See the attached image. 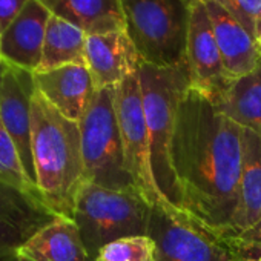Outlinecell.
<instances>
[{
  "label": "cell",
  "instance_id": "cell-27",
  "mask_svg": "<svg viewBox=\"0 0 261 261\" xmlns=\"http://www.w3.org/2000/svg\"><path fill=\"white\" fill-rule=\"evenodd\" d=\"M256 48H258V51H259V54H261V25H259V30H258V34H256Z\"/></svg>",
  "mask_w": 261,
  "mask_h": 261
},
{
  "label": "cell",
  "instance_id": "cell-25",
  "mask_svg": "<svg viewBox=\"0 0 261 261\" xmlns=\"http://www.w3.org/2000/svg\"><path fill=\"white\" fill-rule=\"evenodd\" d=\"M28 0H0V30L2 33L22 11Z\"/></svg>",
  "mask_w": 261,
  "mask_h": 261
},
{
  "label": "cell",
  "instance_id": "cell-10",
  "mask_svg": "<svg viewBox=\"0 0 261 261\" xmlns=\"http://www.w3.org/2000/svg\"><path fill=\"white\" fill-rule=\"evenodd\" d=\"M186 63L191 86L215 103L232 82L223 66L214 28L203 0H195L191 10Z\"/></svg>",
  "mask_w": 261,
  "mask_h": 261
},
{
  "label": "cell",
  "instance_id": "cell-15",
  "mask_svg": "<svg viewBox=\"0 0 261 261\" xmlns=\"http://www.w3.org/2000/svg\"><path fill=\"white\" fill-rule=\"evenodd\" d=\"M203 2L214 28L215 42L227 77L235 80L252 72L261 60L255 39L221 5L212 0Z\"/></svg>",
  "mask_w": 261,
  "mask_h": 261
},
{
  "label": "cell",
  "instance_id": "cell-23",
  "mask_svg": "<svg viewBox=\"0 0 261 261\" xmlns=\"http://www.w3.org/2000/svg\"><path fill=\"white\" fill-rule=\"evenodd\" d=\"M230 13L256 40L261 25V0H212Z\"/></svg>",
  "mask_w": 261,
  "mask_h": 261
},
{
  "label": "cell",
  "instance_id": "cell-11",
  "mask_svg": "<svg viewBox=\"0 0 261 261\" xmlns=\"http://www.w3.org/2000/svg\"><path fill=\"white\" fill-rule=\"evenodd\" d=\"M36 92L34 72L8 66L0 92V120L11 136L30 181L36 185L33 159V95Z\"/></svg>",
  "mask_w": 261,
  "mask_h": 261
},
{
  "label": "cell",
  "instance_id": "cell-14",
  "mask_svg": "<svg viewBox=\"0 0 261 261\" xmlns=\"http://www.w3.org/2000/svg\"><path fill=\"white\" fill-rule=\"evenodd\" d=\"M36 89L63 117L80 121L95 85L86 65H65L49 71L34 72Z\"/></svg>",
  "mask_w": 261,
  "mask_h": 261
},
{
  "label": "cell",
  "instance_id": "cell-7",
  "mask_svg": "<svg viewBox=\"0 0 261 261\" xmlns=\"http://www.w3.org/2000/svg\"><path fill=\"white\" fill-rule=\"evenodd\" d=\"M148 235L155 243V261H238L244 256L218 232L174 204L152 207Z\"/></svg>",
  "mask_w": 261,
  "mask_h": 261
},
{
  "label": "cell",
  "instance_id": "cell-8",
  "mask_svg": "<svg viewBox=\"0 0 261 261\" xmlns=\"http://www.w3.org/2000/svg\"><path fill=\"white\" fill-rule=\"evenodd\" d=\"M115 111L123 142L126 169L133 177L139 194L152 207L172 204L163 195L155 181L139 71L115 86Z\"/></svg>",
  "mask_w": 261,
  "mask_h": 261
},
{
  "label": "cell",
  "instance_id": "cell-17",
  "mask_svg": "<svg viewBox=\"0 0 261 261\" xmlns=\"http://www.w3.org/2000/svg\"><path fill=\"white\" fill-rule=\"evenodd\" d=\"M19 261H92L74 220L57 217L19 250Z\"/></svg>",
  "mask_w": 261,
  "mask_h": 261
},
{
  "label": "cell",
  "instance_id": "cell-9",
  "mask_svg": "<svg viewBox=\"0 0 261 261\" xmlns=\"http://www.w3.org/2000/svg\"><path fill=\"white\" fill-rule=\"evenodd\" d=\"M57 217L39 194L0 181V261H19L20 247Z\"/></svg>",
  "mask_w": 261,
  "mask_h": 261
},
{
  "label": "cell",
  "instance_id": "cell-26",
  "mask_svg": "<svg viewBox=\"0 0 261 261\" xmlns=\"http://www.w3.org/2000/svg\"><path fill=\"white\" fill-rule=\"evenodd\" d=\"M8 63L4 60V59H0V92H2V85H4V77H5V72L8 69Z\"/></svg>",
  "mask_w": 261,
  "mask_h": 261
},
{
  "label": "cell",
  "instance_id": "cell-16",
  "mask_svg": "<svg viewBox=\"0 0 261 261\" xmlns=\"http://www.w3.org/2000/svg\"><path fill=\"white\" fill-rule=\"evenodd\" d=\"M244 129V127H243ZM261 215V137L250 129L243 130V163L238 181L237 204L232 218L221 233L227 241L247 227Z\"/></svg>",
  "mask_w": 261,
  "mask_h": 261
},
{
  "label": "cell",
  "instance_id": "cell-12",
  "mask_svg": "<svg viewBox=\"0 0 261 261\" xmlns=\"http://www.w3.org/2000/svg\"><path fill=\"white\" fill-rule=\"evenodd\" d=\"M51 11L42 0H28L0 37V59L8 65L36 72L40 68Z\"/></svg>",
  "mask_w": 261,
  "mask_h": 261
},
{
  "label": "cell",
  "instance_id": "cell-3",
  "mask_svg": "<svg viewBox=\"0 0 261 261\" xmlns=\"http://www.w3.org/2000/svg\"><path fill=\"white\" fill-rule=\"evenodd\" d=\"M145 117L149 130L151 155L155 181L163 195L181 209V191L172 165V139L178 106L191 88L188 63L174 68H159L140 62Z\"/></svg>",
  "mask_w": 261,
  "mask_h": 261
},
{
  "label": "cell",
  "instance_id": "cell-18",
  "mask_svg": "<svg viewBox=\"0 0 261 261\" xmlns=\"http://www.w3.org/2000/svg\"><path fill=\"white\" fill-rule=\"evenodd\" d=\"M51 14L69 22L86 36L126 31L120 0H42Z\"/></svg>",
  "mask_w": 261,
  "mask_h": 261
},
{
  "label": "cell",
  "instance_id": "cell-13",
  "mask_svg": "<svg viewBox=\"0 0 261 261\" xmlns=\"http://www.w3.org/2000/svg\"><path fill=\"white\" fill-rule=\"evenodd\" d=\"M140 62L142 59L126 31L86 37L85 63L95 89L117 86L139 71Z\"/></svg>",
  "mask_w": 261,
  "mask_h": 261
},
{
  "label": "cell",
  "instance_id": "cell-2",
  "mask_svg": "<svg viewBox=\"0 0 261 261\" xmlns=\"http://www.w3.org/2000/svg\"><path fill=\"white\" fill-rule=\"evenodd\" d=\"M31 111L37 191L56 215L74 220L75 200L86 183L79 121L63 117L37 89Z\"/></svg>",
  "mask_w": 261,
  "mask_h": 261
},
{
  "label": "cell",
  "instance_id": "cell-28",
  "mask_svg": "<svg viewBox=\"0 0 261 261\" xmlns=\"http://www.w3.org/2000/svg\"><path fill=\"white\" fill-rule=\"evenodd\" d=\"M238 261H256V258H250V256H243L241 259H238Z\"/></svg>",
  "mask_w": 261,
  "mask_h": 261
},
{
  "label": "cell",
  "instance_id": "cell-22",
  "mask_svg": "<svg viewBox=\"0 0 261 261\" xmlns=\"http://www.w3.org/2000/svg\"><path fill=\"white\" fill-rule=\"evenodd\" d=\"M0 181L11 185L17 189L39 194L37 188L30 181L23 169L17 148L8 130L2 124V120H0Z\"/></svg>",
  "mask_w": 261,
  "mask_h": 261
},
{
  "label": "cell",
  "instance_id": "cell-1",
  "mask_svg": "<svg viewBox=\"0 0 261 261\" xmlns=\"http://www.w3.org/2000/svg\"><path fill=\"white\" fill-rule=\"evenodd\" d=\"M243 130L200 91L191 86L185 94L171 152L181 209L220 235L237 204Z\"/></svg>",
  "mask_w": 261,
  "mask_h": 261
},
{
  "label": "cell",
  "instance_id": "cell-21",
  "mask_svg": "<svg viewBox=\"0 0 261 261\" xmlns=\"http://www.w3.org/2000/svg\"><path fill=\"white\" fill-rule=\"evenodd\" d=\"M94 261H155V243L149 235L118 238L101 247Z\"/></svg>",
  "mask_w": 261,
  "mask_h": 261
},
{
  "label": "cell",
  "instance_id": "cell-32",
  "mask_svg": "<svg viewBox=\"0 0 261 261\" xmlns=\"http://www.w3.org/2000/svg\"><path fill=\"white\" fill-rule=\"evenodd\" d=\"M92 261H94V259H92Z\"/></svg>",
  "mask_w": 261,
  "mask_h": 261
},
{
  "label": "cell",
  "instance_id": "cell-29",
  "mask_svg": "<svg viewBox=\"0 0 261 261\" xmlns=\"http://www.w3.org/2000/svg\"><path fill=\"white\" fill-rule=\"evenodd\" d=\"M186 2H189V4H194V2H195V0H186Z\"/></svg>",
  "mask_w": 261,
  "mask_h": 261
},
{
  "label": "cell",
  "instance_id": "cell-24",
  "mask_svg": "<svg viewBox=\"0 0 261 261\" xmlns=\"http://www.w3.org/2000/svg\"><path fill=\"white\" fill-rule=\"evenodd\" d=\"M227 243L244 256L258 258L261 255V215L250 227L227 240Z\"/></svg>",
  "mask_w": 261,
  "mask_h": 261
},
{
  "label": "cell",
  "instance_id": "cell-20",
  "mask_svg": "<svg viewBox=\"0 0 261 261\" xmlns=\"http://www.w3.org/2000/svg\"><path fill=\"white\" fill-rule=\"evenodd\" d=\"M86 37L82 30L53 14L46 27L39 71H49L65 65H86Z\"/></svg>",
  "mask_w": 261,
  "mask_h": 261
},
{
  "label": "cell",
  "instance_id": "cell-31",
  "mask_svg": "<svg viewBox=\"0 0 261 261\" xmlns=\"http://www.w3.org/2000/svg\"><path fill=\"white\" fill-rule=\"evenodd\" d=\"M0 37H2V30H0Z\"/></svg>",
  "mask_w": 261,
  "mask_h": 261
},
{
  "label": "cell",
  "instance_id": "cell-5",
  "mask_svg": "<svg viewBox=\"0 0 261 261\" xmlns=\"http://www.w3.org/2000/svg\"><path fill=\"white\" fill-rule=\"evenodd\" d=\"M152 206L136 191H114L86 181L75 200L74 221L91 259L106 244L148 235Z\"/></svg>",
  "mask_w": 261,
  "mask_h": 261
},
{
  "label": "cell",
  "instance_id": "cell-30",
  "mask_svg": "<svg viewBox=\"0 0 261 261\" xmlns=\"http://www.w3.org/2000/svg\"><path fill=\"white\" fill-rule=\"evenodd\" d=\"M256 261H261V255H259V256L256 258Z\"/></svg>",
  "mask_w": 261,
  "mask_h": 261
},
{
  "label": "cell",
  "instance_id": "cell-19",
  "mask_svg": "<svg viewBox=\"0 0 261 261\" xmlns=\"http://www.w3.org/2000/svg\"><path fill=\"white\" fill-rule=\"evenodd\" d=\"M214 105L223 115L261 137V60L252 72L232 80Z\"/></svg>",
  "mask_w": 261,
  "mask_h": 261
},
{
  "label": "cell",
  "instance_id": "cell-6",
  "mask_svg": "<svg viewBox=\"0 0 261 261\" xmlns=\"http://www.w3.org/2000/svg\"><path fill=\"white\" fill-rule=\"evenodd\" d=\"M79 126L86 181L114 191L139 192L124 163L115 86L95 89Z\"/></svg>",
  "mask_w": 261,
  "mask_h": 261
},
{
  "label": "cell",
  "instance_id": "cell-4",
  "mask_svg": "<svg viewBox=\"0 0 261 261\" xmlns=\"http://www.w3.org/2000/svg\"><path fill=\"white\" fill-rule=\"evenodd\" d=\"M126 33L140 59L159 68L186 63L192 4L186 0H120Z\"/></svg>",
  "mask_w": 261,
  "mask_h": 261
}]
</instances>
